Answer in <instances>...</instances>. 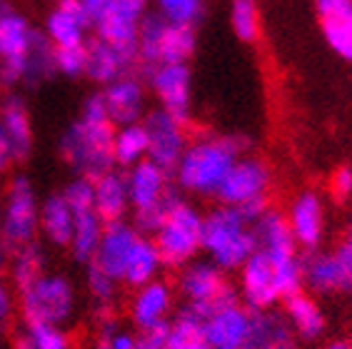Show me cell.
I'll use <instances>...</instances> for the list:
<instances>
[{"label":"cell","mask_w":352,"mask_h":349,"mask_svg":"<svg viewBox=\"0 0 352 349\" xmlns=\"http://www.w3.org/2000/svg\"><path fill=\"white\" fill-rule=\"evenodd\" d=\"M35 27L18 10L0 21V75L6 85H21L25 80L28 53L33 45Z\"/></svg>","instance_id":"2e32d148"},{"label":"cell","mask_w":352,"mask_h":349,"mask_svg":"<svg viewBox=\"0 0 352 349\" xmlns=\"http://www.w3.org/2000/svg\"><path fill=\"white\" fill-rule=\"evenodd\" d=\"M118 289H120V282L116 277H110L105 269H100L95 262H90L88 272H85V292H88V300L93 304L95 322L116 317Z\"/></svg>","instance_id":"1f68e13d"},{"label":"cell","mask_w":352,"mask_h":349,"mask_svg":"<svg viewBox=\"0 0 352 349\" xmlns=\"http://www.w3.org/2000/svg\"><path fill=\"white\" fill-rule=\"evenodd\" d=\"M10 10H13V8H10V3H8V0H0V21H3Z\"/></svg>","instance_id":"db71d44e"},{"label":"cell","mask_w":352,"mask_h":349,"mask_svg":"<svg viewBox=\"0 0 352 349\" xmlns=\"http://www.w3.org/2000/svg\"><path fill=\"white\" fill-rule=\"evenodd\" d=\"M0 220H3V188H0Z\"/></svg>","instance_id":"9f6ffc18"},{"label":"cell","mask_w":352,"mask_h":349,"mask_svg":"<svg viewBox=\"0 0 352 349\" xmlns=\"http://www.w3.org/2000/svg\"><path fill=\"white\" fill-rule=\"evenodd\" d=\"M252 232H255L258 249L270 257L275 264L302 255V249L298 247V242H295V237H292V232H290L287 217H285V212H280V210H275V207L265 210L263 215L252 222Z\"/></svg>","instance_id":"cb8c5ba5"},{"label":"cell","mask_w":352,"mask_h":349,"mask_svg":"<svg viewBox=\"0 0 352 349\" xmlns=\"http://www.w3.org/2000/svg\"><path fill=\"white\" fill-rule=\"evenodd\" d=\"M43 272H47V255L41 240L30 242L8 255V277H10L15 292L35 282Z\"/></svg>","instance_id":"d6a6232c"},{"label":"cell","mask_w":352,"mask_h":349,"mask_svg":"<svg viewBox=\"0 0 352 349\" xmlns=\"http://www.w3.org/2000/svg\"><path fill=\"white\" fill-rule=\"evenodd\" d=\"M248 349H250V347H248Z\"/></svg>","instance_id":"91938a15"},{"label":"cell","mask_w":352,"mask_h":349,"mask_svg":"<svg viewBox=\"0 0 352 349\" xmlns=\"http://www.w3.org/2000/svg\"><path fill=\"white\" fill-rule=\"evenodd\" d=\"M258 249L252 222L245 220L243 212L230 205L217 202L210 212H205L203 227V255L228 275L237 272L243 262Z\"/></svg>","instance_id":"3957f363"},{"label":"cell","mask_w":352,"mask_h":349,"mask_svg":"<svg viewBox=\"0 0 352 349\" xmlns=\"http://www.w3.org/2000/svg\"><path fill=\"white\" fill-rule=\"evenodd\" d=\"M0 349H3V324H0Z\"/></svg>","instance_id":"6f0895ef"},{"label":"cell","mask_w":352,"mask_h":349,"mask_svg":"<svg viewBox=\"0 0 352 349\" xmlns=\"http://www.w3.org/2000/svg\"><path fill=\"white\" fill-rule=\"evenodd\" d=\"M320 349H352V342L350 339H332V342L322 344Z\"/></svg>","instance_id":"816d5d0a"},{"label":"cell","mask_w":352,"mask_h":349,"mask_svg":"<svg viewBox=\"0 0 352 349\" xmlns=\"http://www.w3.org/2000/svg\"><path fill=\"white\" fill-rule=\"evenodd\" d=\"M140 237L142 232L130 220L105 222V232L100 237V245H98L93 262L122 284V269L128 264L130 252H133V247L138 245Z\"/></svg>","instance_id":"7402d4cb"},{"label":"cell","mask_w":352,"mask_h":349,"mask_svg":"<svg viewBox=\"0 0 352 349\" xmlns=\"http://www.w3.org/2000/svg\"><path fill=\"white\" fill-rule=\"evenodd\" d=\"M175 297V284H170L163 277L135 287L128 302V315L133 327L138 332H145V329L168 324L173 319Z\"/></svg>","instance_id":"d6986e66"},{"label":"cell","mask_w":352,"mask_h":349,"mask_svg":"<svg viewBox=\"0 0 352 349\" xmlns=\"http://www.w3.org/2000/svg\"><path fill=\"white\" fill-rule=\"evenodd\" d=\"M102 232H105V220L95 212V207L75 212V229H73V240H70V247H68L73 260L80 262V264H90L95 252H98Z\"/></svg>","instance_id":"4dcf8cb0"},{"label":"cell","mask_w":352,"mask_h":349,"mask_svg":"<svg viewBox=\"0 0 352 349\" xmlns=\"http://www.w3.org/2000/svg\"><path fill=\"white\" fill-rule=\"evenodd\" d=\"M175 295L190 307L197 317L208 309L225 304L230 300H240L237 287L230 282L225 269H220L208 257H197L185 267L175 269Z\"/></svg>","instance_id":"ba28073f"},{"label":"cell","mask_w":352,"mask_h":349,"mask_svg":"<svg viewBox=\"0 0 352 349\" xmlns=\"http://www.w3.org/2000/svg\"><path fill=\"white\" fill-rule=\"evenodd\" d=\"M41 237V200L28 174H10L3 188V220H0V242L8 255L25 247Z\"/></svg>","instance_id":"8992f818"},{"label":"cell","mask_w":352,"mask_h":349,"mask_svg":"<svg viewBox=\"0 0 352 349\" xmlns=\"http://www.w3.org/2000/svg\"><path fill=\"white\" fill-rule=\"evenodd\" d=\"M230 27L237 41L255 43L263 33V18H260L258 0H232L230 3Z\"/></svg>","instance_id":"8d00e7d4"},{"label":"cell","mask_w":352,"mask_h":349,"mask_svg":"<svg viewBox=\"0 0 352 349\" xmlns=\"http://www.w3.org/2000/svg\"><path fill=\"white\" fill-rule=\"evenodd\" d=\"M102 100L116 128L142 122L148 115V82L135 73H125L102 87Z\"/></svg>","instance_id":"ffe728a7"},{"label":"cell","mask_w":352,"mask_h":349,"mask_svg":"<svg viewBox=\"0 0 352 349\" xmlns=\"http://www.w3.org/2000/svg\"><path fill=\"white\" fill-rule=\"evenodd\" d=\"M75 229V212L63 192H50L41 200V240L50 247L68 249Z\"/></svg>","instance_id":"f1b7e54d"},{"label":"cell","mask_w":352,"mask_h":349,"mask_svg":"<svg viewBox=\"0 0 352 349\" xmlns=\"http://www.w3.org/2000/svg\"><path fill=\"white\" fill-rule=\"evenodd\" d=\"M305 289L315 297L352 292V255L342 247L302 252Z\"/></svg>","instance_id":"9c48e42d"},{"label":"cell","mask_w":352,"mask_h":349,"mask_svg":"<svg viewBox=\"0 0 352 349\" xmlns=\"http://www.w3.org/2000/svg\"><path fill=\"white\" fill-rule=\"evenodd\" d=\"M150 0H110L93 18L95 38L138 53V30L148 13Z\"/></svg>","instance_id":"5bb4252c"},{"label":"cell","mask_w":352,"mask_h":349,"mask_svg":"<svg viewBox=\"0 0 352 349\" xmlns=\"http://www.w3.org/2000/svg\"><path fill=\"white\" fill-rule=\"evenodd\" d=\"M18 312V292H15L10 277L0 269V324H8Z\"/></svg>","instance_id":"f6af8a7d"},{"label":"cell","mask_w":352,"mask_h":349,"mask_svg":"<svg viewBox=\"0 0 352 349\" xmlns=\"http://www.w3.org/2000/svg\"><path fill=\"white\" fill-rule=\"evenodd\" d=\"M237 295L243 300L245 307L255 309H270L280 304L278 280H275V264L265 252L255 249L243 267L237 269Z\"/></svg>","instance_id":"ac0fdd59"},{"label":"cell","mask_w":352,"mask_h":349,"mask_svg":"<svg viewBox=\"0 0 352 349\" xmlns=\"http://www.w3.org/2000/svg\"><path fill=\"white\" fill-rule=\"evenodd\" d=\"M63 197L68 200V205L73 207V212H82V210H93L95 207V185L93 177H85V174H75L73 180L60 190Z\"/></svg>","instance_id":"b9f144b4"},{"label":"cell","mask_w":352,"mask_h":349,"mask_svg":"<svg viewBox=\"0 0 352 349\" xmlns=\"http://www.w3.org/2000/svg\"><path fill=\"white\" fill-rule=\"evenodd\" d=\"M13 349H33V344H30V339L25 337V332H18L15 335V339H13Z\"/></svg>","instance_id":"f907efd6"},{"label":"cell","mask_w":352,"mask_h":349,"mask_svg":"<svg viewBox=\"0 0 352 349\" xmlns=\"http://www.w3.org/2000/svg\"><path fill=\"white\" fill-rule=\"evenodd\" d=\"M108 3H110V0H82V5L88 8V13H90V21H93L95 15L100 13V10L108 5Z\"/></svg>","instance_id":"681fc988"},{"label":"cell","mask_w":352,"mask_h":349,"mask_svg":"<svg viewBox=\"0 0 352 349\" xmlns=\"http://www.w3.org/2000/svg\"><path fill=\"white\" fill-rule=\"evenodd\" d=\"M3 85H6V82H3V75H0V87H3Z\"/></svg>","instance_id":"680465c9"},{"label":"cell","mask_w":352,"mask_h":349,"mask_svg":"<svg viewBox=\"0 0 352 349\" xmlns=\"http://www.w3.org/2000/svg\"><path fill=\"white\" fill-rule=\"evenodd\" d=\"M95 349H98V347H95Z\"/></svg>","instance_id":"94428289"},{"label":"cell","mask_w":352,"mask_h":349,"mask_svg":"<svg viewBox=\"0 0 352 349\" xmlns=\"http://www.w3.org/2000/svg\"><path fill=\"white\" fill-rule=\"evenodd\" d=\"M8 262V249L3 247V242H0V269H3V264Z\"/></svg>","instance_id":"11a10c76"},{"label":"cell","mask_w":352,"mask_h":349,"mask_svg":"<svg viewBox=\"0 0 352 349\" xmlns=\"http://www.w3.org/2000/svg\"><path fill=\"white\" fill-rule=\"evenodd\" d=\"M195 25L170 23L157 10L145 13L138 30V63L145 67L160 63H188L195 55Z\"/></svg>","instance_id":"52a82bcc"},{"label":"cell","mask_w":352,"mask_h":349,"mask_svg":"<svg viewBox=\"0 0 352 349\" xmlns=\"http://www.w3.org/2000/svg\"><path fill=\"white\" fill-rule=\"evenodd\" d=\"M330 197L338 202L352 200V165H340L330 174Z\"/></svg>","instance_id":"ee69618b"},{"label":"cell","mask_w":352,"mask_h":349,"mask_svg":"<svg viewBox=\"0 0 352 349\" xmlns=\"http://www.w3.org/2000/svg\"><path fill=\"white\" fill-rule=\"evenodd\" d=\"M85 45L55 47V70L65 78H82L85 75Z\"/></svg>","instance_id":"7bdbcfd3"},{"label":"cell","mask_w":352,"mask_h":349,"mask_svg":"<svg viewBox=\"0 0 352 349\" xmlns=\"http://www.w3.org/2000/svg\"><path fill=\"white\" fill-rule=\"evenodd\" d=\"M58 73L55 70V45L47 41V35L43 30H35L33 45L28 53V65H25V85H38V82L47 80Z\"/></svg>","instance_id":"d590c367"},{"label":"cell","mask_w":352,"mask_h":349,"mask_svg":"<svg viewBox=\"0 0 352 349\" xmlns=\"http://www.w3.org/2000/svg\"><path fill=\"white\" fill-rule=\"evenodd\" d=\"M148 90L157 100V108L168 110L180 120L190 122L192 113V73L188 63H160L145 67Z\"/></svg>","instance_id":"4fadbf2b"},{"label":"cell","mask_w":352,"mask_h":349,"mask_svg":"<svg viewBox=\"0 0 352 349\" xmlns=\"http://www.w3.org/2000/svg\"><path fill=\"white\" fill-rule=\"evenodd\" d=\"M15 165V157H13V148H10V140H8L6 130L0 125V177L3 174L10 172V168Z\"/></svg>","instance_id":"c3c4849f"},{"label":"cell","mask_w":352,"mask_h":349,"mask_svg":"<svg viewBox=\"0 0 352 349\" xmlns=\"http://www.w3.org/2000/svg\"><path fill=\"white\" fill-rule=\"evenodd\" d=\"M138 63V53L122 50V47L113 45L100 38H90L85 45V78L98 85H108V82L118 80L120 75L133 73V67Z\"/></svg>","instance_id":"603a6c76"},{"label":"cell","mask_w":352,"mask_h":349,"mask_svg":"<svg viewBox=\"0 0 352 349\" xmlns=\"http://www.w3.org/2000/svg\"><path fill=\"white\" fill-rule=\"evenodd\" d=\"M300 339L290 327L283 309H255L252 312L250 349H300Z\"/></svg>","instance_id":"4316f807"},{"label":"cell","mask_w":352,"mask_h":349,"mask_svg":"<svg viewBox=\"0 0 352 349\" xmlns=\"http://www.w3.org/2000/svg\"><path fill=\"white\" fill-rule=\"evenodd\" d=\"M250 150L245 135H197L190 137L183 157L177 162L173 180L177 190L190 197L215 200V192L225 174Z\"/></svg>","instance_id":"7a4b0ae2"},{"label":"cell","mask_w":352,"mask_h":349,"mask_svg":"<svg viewBox=\"0 0 352 349\" xmlns=\"http://www.w3.org/2000/svg\"><path fill=\"white\" fill-rule=\"evenodd\" d=\"M155 10L170 23H180V25H197L203 21L205 0H153Z\"/></svg>","instance_id":"74e56055"},{"label":"cell","mask_w":352,"mask_h":349,"mask_svg":"<svg viewBox=\"0 0 352 349\" xmlns=\"http://www.w3.org/2000/svg\"><path fill=\"white\" fill-rule=\"evenodd\" d=\"M338 247H342L345 252H350L352 255V222L347 225V229H345V237H342V242H340Z\"/></svg>","instance_id":"f5cc1de1"},{"label":"cell","mask_w":352,"mask_h":349,"mask_svg":"<svg viewBox=\"0 0 352 349\" xmlns=\"http://www.w3.org/2000/svg\"><path fill=\"white\" fill-rule=\"evenodd\" d=\"M275 264V262H272ZM275 280H278V292L280 302L285 297L295 295L300 289H305V275H302V255L292 257L287 262H278L275 264Z\"/></svg>","instance_id":"60d3db41"},{"label":"cell","mask_w":352,"mask_h":349,"mask_svg":"<svg viewBox=\"0 0 352 349\" xmlns=\"http://www.w3.org/2000/svg\"><path fill=\"white\" fill-rule=\"evenodd\" d=\"M33 349H73L68 329L63 324H23Z\"/></svg>","instance_id":"f35d334b"},{"label":"cell","mask_w":352,"mask_h":349,"mask_svg":"<svg viewBox=\"0 0 352 349\" xmlns=\"http://www.w3.org/2000/svg\"><path fill=\"white\" fill-rule=\"evenodd\" d=\"M208 349H248L252 329V309L243 300H230L200 315Z\"/></svg>","instance_id":"8fae6325"},{"label":"cell","mask_w":352,"mask_h":349,"mask_svg":"<svg viewBox=\"0 0 352 349\" xmlns=\"http://www.w3.org/2000/svg\"><path fill=\"white\" fill-rule=\"evenodd\" d=\"M90 27L93 21L82 0H58V5L47 13L43 33L55 47H78L90 41Z\"/></svg>","instance_id":"44dd1931"},{"label":"cell","mask_w":352,"mask_h":349,"mask_svg":"<svg viewBox=\"0 0 352 349\" xmlns=\"http://www.w3.org/2000/svg\"><path fill=\"white\" fill-rule=\"evenodd\" d=\"M163 269L165 262L160 257V252H157L155 240L150 235H142L135 247H133V252H130L125 269H122V284L128 289H135L140 284L157 280L163 275Z\"/></svg>","instance_id":"f546056e"},{"label":"cell","mask_w":352,"mask_h":349,"mask_svg":"<svg viewBox=\"0 0 352 349\" xmlns=\"http://www.w3.org/2000/svg\"><path fill=\"white\" fill-rule=\"evenodd\" d=\"M163 349H208L203 337V322L190 307H183L177 315H173Z\"/></svg>","instance_id":"e575fe53"},{"label":"cell","mask_w":352,"mask_h":349,"mask_svg":"<svg viewBox=\"0 0 352 349\" xmlns=\"http://www.w3.org/2000/svg\"><path fill=\"white\" fill-rule=\"evenodd\" d=\"M113 137H116V125L110 122L102 93H93L82 102L78 120L60 135L58 155L73 170V174L98 177L116 168Z\"/></svg>","instance_id":"6da1fadb"},{"label":"cell","mask_w":352,"mask_h":349,"mask_svg":"<svg viewBox=\"0 0 352 349\" xmlns=\"http://www.w3.org/2000/svg\"><path fill=\"white\" fill-rule=\"evenodd\" d=\"M168 324L145 329V332H138V347L135 349H163L165 337H168Z\"/></svg>","instance_id":"7dc6e473"},{"label":"cell","mask_w":352,"mask_h":349,"mask_svg":"<svg viewBox=\"0 0 352 349\" xmlns=\"http://www.w3.org/2000/svg\"><path fill=\"white\" fill-rule=\"evenodd\" d=\"M290 232L302 252L320 249L325 242L327 229V207L325 197L318 190H300L285 210Z\"/></svg>","instance_id":"e0dca14e"},{"label":"cell","mask_w":352,"mask_h":349,"mask_svg":"<svg viewBox=\"0 0 352 349\" xmlns=\"http://www.w3.org/2000/svg\"><path fill=\"white\" fill-rule=\"evenodd\" d=\"M322 35L340 58L352 60V15L322 21Z\"/></svg>","instance_id":"ab89813d"},{"label":"cell","mask_w":352,"mask_h":349,"mask_svg":"<svg viewBox=\"0 0 352 349\" xmlns=\"http://www.w3.org/2000/svg\"><path fill=\"white\" fill-rule=\"evenodd\" d=\"M283 312L302 344H315L322 339L327 329V317L320 307L318 297L310 295L307 289H300L295 295L285 297Z\"/></svg>","instance_id":"484cf974"},{"label":"cell","mask_w":352,"mask_h":349,"mask_svg":"<svg viewBox=\"0 0 352 349\" xmlns=\"http://www.w3.org/2000/svg\"><path fill=\"white\" fill-rule=\"evenodd\" d=\"M315 5H318L320 21L352 15V0H315Z\"/></svg>","instance_id":"bcb514c9"},{"label":"cell","mask_w":352,"mask_h":349,"mask_svg":"<svg viewBox=\"0 0 352 349\" xmlns=\"http://www.w3.org/2000/svg\"><path fill=\"white\" fill-rule=\"evenodd\" d=\"M113 157H116V168L120 170L133 168L148 157V133L142 128V122H130V125L116 128Z\"/></svg>","instance_id":"836d02e7"},{"label":"cell","mask_w":352,"mask_h":349,"mask_svg":"<svg viewBox=\"0 0 352 349\" xmlns=\"http://www.w3.org/2000/svg\"><path fill=\"white\" fill-rule=\"evenodd\" d=\"M95 185V212L105 222L128 220L130 215V195L125 170L113 168L108 172L93 177Z\"/></svg>","instance_id":"83f0119b"},{"label":"cell","mask_w":352,"mask_h":349,"mask_svg":"<svg viewBox=\"0 0 352 349\" xmlns=\"http://www.w3.org/2000/svg\"><path fill=\"white\" fill-rule=\"evenodd\" d=\"M0 125L10 140L15 162H25L33 155L35 135L30 110L18 93H8L6 98H0Z\"/></svg>","instance_id":"d4e9b609"},{"label":"cell","mask_w":352,"mask_h":349,"mask_svg":"<svg viewBox=\"0 0 352 349\" xmlns=\"http://www.w3.org/2000/svg\"><path fill=\"white\" fill-rule=\"evenodd\" d=\"M78 307V292L68 275L43 272L35 282L18 289V315L23 324H65Z\"/></svg>","instance_id":"277c9868"},{"label":"cell","mask_w":352,"mask_h":349,"mask_svg":"<svg viewBox=\"0 0 352 349\" xmlns=\"http://www.w3.org/2000/svg\"><path fill=\"white\" fill-rule=\"evenodd\" d=\"M203 227L205 212L188 197H177L175 205L165 215L163 225L153 235L157 252L163 257L168 269H180L188 262L203 255Z\"/></svg>","instance_id":"5b68a950"},{"label":"cell","mask_w":352,"mask_h":349,"mask_svg":"<svg viewBox=\"0 0 352 349\" xmlns=\"http://www.w3.org/2000/svg\"><path fill=\"white\" fill-rule=\"evenodd\" d=\"M142 128L148 133V160L173 174L190 142L188 122L170 115L168 110L155 108L142 117Z\"/></svg>","instance_id":"30bf717a"},{"label":"cell","mask_w":352,"mask_h":349,"mask_svg":"<svg viewBox=\"0 0 352 349\" xmlns=\"http://www.w3.org/2000/svg\"><path fill=\"white\" fill-rule=\"evenodd\" d=\"M125 180H128L130 212L170 205L180 197V190H177L173 174L148 157L125 170Z\"/></svg>","instance_id":"9a60e30c"},{"label":"cell","mask_w":352,"mask_h":349,"mask_svg":"<svg viewBox=\"0 0 352 349\" xmlns=\"http://www.w3.org/2000/svg\"><path fill=\"white\" fill-rule=\"evenodd\" d=\"M270 185H272V170L267 168V162L263 157H258V155L245 153L243 157H237V162L230 168V172L225 174V180L220 182L215 200L220 205L240 207L245 202L270 197L267 195Z\"/></svg>","instance_id":"7c38bea8"}]
</instances>
